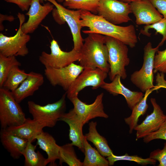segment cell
Here are the masks:
<instances>
[{
	"instance_id": "83f0119b",
	"label": "cell",
	"mask_w": 166,
	"mask_h": 166,
	"mask_svg": "<svg viewBox=\"0 0 166 166\" xmlns=\"http://www.w3.org/2000/svg\"><path fill=\"white\" fill-rule=\"evenodd\" d=\"M69 9L82 10L97 14L100 0H56Z\"/></svg>"
},
{
	"instance_id": "3957f363",
	"label": "cell",
	"mask_w": 166,
	"mask_h": 166,
	"mask_svg": "<svg viewBox=\"0 0 166 166\" xmlns=\"http://www.w3.org/2000/svg\"><path fill=\"white\" fill-rule=\"evenodd\" d=\"M105 44L108 51L109 78L112 81L117 75L123 79L127 76L125 67L130 63L127 45L115 38L105 36Z\"/></svg>"
},
{
	"instance_id": "f35d334b",
	"label": "cell",
	"mask_w": 166,
	"mask_h": 166,
	"mask_svg": "<svg viewBox=\"0 0 166 166\" xmlns=\"http://www.w3.org/2000/svg\"><path fill=\"white\" fill-rule=\"evenodd\" d=\"M119 1L123 2L130 3L132 2L138 1L141 0H118Z\"/></svg>"
},
{
	"instance_id": "5bb4252c",
	"label": "cell",
	"mask_w": 166,
	"mask_h": 166,
	"mask_svg": "<svg viewBox=\"0 0 166 166\" xmlns=\"http://www.w3.org/2000/svg\"><path fill=\"white\" fill-rule=\"evenodd\" d=\"M40 0H32L28 11L26 14L29 18L22 27L25 34H31L38 28L42 21L54 9V6L48 2L42 5Z\"/></svg>"
},
{
	"instance_id": "4fadbf2b",
	"label": "cell",
	"mask_w": 166,
	"mask_h": 166,
	"mask_svg": "<svg viewBox=\"0 0 166 166\" xmlns=\"http://www.w3.org/2000/svg\"><path fill=\"white\" fill-rule=\"evenodd\" d=\"M103 96V93L99 94L94 101L90 104L82 102L78 98V95L69 99L73 105V109L84 124L88 123L90 120L97 117H109L104 109Z\"/></svg>"
},
{
	"instance_id": "8fae6325",
	"label": "cell",
	"mask_w": 166,
	"mask_h": 166,
	"mask_svg": "<svg viewBox=\"0 0 166 166\" xmlns=\"http://www.w3.org/2000/svg\"><path fill=\"white\" fill-rule=\"evenodd\" d=\"M131 13L130 3L118 0H100L97 9L98 15L116 25L131 21Z\"/></svg>"
},
{
	"instance_id": "52a82bcc",
	"label": "cell",
	"mask_w": 166,
	"mask_h": 166,
	"mask_svg": "<svg viewBox=\"0 0 166 166\" xmlns=\"http://www.w3.org/2000/svg\"><path fill=\"white\" fill-rule=\"evenodd\" d=\"M159 46L153 48L149 42L144 48V61L141 68L134 72L131 75L132 82L142 92L155 87L153 85L154 58Z\"/></svg>"
},
{
	"instance_id": "1f68e13d",
	"label": "cell",
	"mask_w": 166,
	"mask_h": 166,
	"mask_svg": "<svg viewBox=\"0 0 166 166\" xmlns=\"http://www.w3.org/2000/svg\"><path fill=\"white\" fill-rule=\"evenodd\" d=\"M150 29L155 30L156 34L159 33L162 35V38L158 45L160 47L162 46L166 40V18H163L154 24L145 26L143 29L140 30V33L149 37L151 34L148 31Z\"/></svg>"
},
{
	"instance_id": "30bf717a",
	"label": "cell",
	"mask_w": 166,
	"mask_h": 166,
	"mask_svg": "<svg viewBox=\"0 0 166 166\" xmlns=\"http://www.w3.org/2000/svg\"><path fill=\"white\" fill-rule=\"evenodd\" d=\"M107 74L97 68H84L66 91L67 97L69 99L78 95L79 93L86 87L91 86L93 89L101 87L105 83Z\"/></svg>"
},
{
	"instance_id": "d6a6232c",
	"label": "cell",
	"mask_w": 166,
	"mask_h": 166,
	"mask_svg": "<svg viewBox=\"0 0 166 166\" xmlns=\"http://www.w3.org/2000/svg\"><path fill=\"white\" fill-rule=\"evenodd\" d=\"M159 72L166 73V49L157 51L154 58V73Z\"/></svg>"
},
{
	"instance_id": "6da1fadb",
	"label": "cell",
	"mask_w": 166,
	"mask_h": 166,
	"mask_svg": "<svg viewBox=\"0 0 166 166\" xmlns=\"http://www.w3.org/2000/svg\"><path fill=\"white\" fill-rule=\"evenodd\" d=\"M81 24L82 27L89 28L83 30L85 34L94 33L111 37L121 41L131 48L138 42L135 28L132 25L120 26L113 24L101 16L86 10H81Z\"/></svg>"
},
{
	"instance_id": "e575fe53",
	"label": "cell",
	"mask_w": 166,
	"mask_h": 166,
	"mask_svg": "<svg viewBox=\"0 0 166 166\" xmlns=\"http://www.w3.org/2000/svg\"><path fill=\"white\" fill-rule=\"evenodd\" d=\"M149 157L157 160L159 162L158 166H166V141L162 149L152 151L150 153Z\"/></svg>"
},
{
	"instance_id": "ac0fdd59",
	"label": "cell",
	"mask_w": 166,
	"mask_h": 166,
	"mask_svg": "<svg viewBox=\"0 0 166 166\" xmlns=\"http://www.w3.org/2000/svg\"><path fill=\"white\" fill-rule=\"evenodd\" d=\"M121 78L119 75H117L111 82H105L101 87L113 96L123 95L128 107L132 110L143 98L144 95L141 92L132 91L125 87L121 82Z\"/></svg>"
},
{
	"instance_id": "cb8c5ba5",
	"label": "cell",
	"mask_w": 166,
	"mask_h": 166,
	"mask_svg": "<svg viewBox=\"0 0 166 166\" xmlns=\"http://www.w3.org/2000/svg\"><path fill=\"white\" fill-rule=\"evenodd\" d=\"M156 86L150 89L147 90L141 100L138 102L132 110L131 115L125 118L124 121L129 127V133H132L135 127L137 125L139 117L144 115L146 112L148 105L147 101L149 94L154 90H156Z\"/></svg>"
},
{
	"instance_id": "484cf974",
	"label": "cell",
	"mask_w": 166,
	"mask_h": 166,
	"mask_svg": "<svg viewBox=\"0 0 166 166\" xmlns=\"http://www.w3.org/2000/svg\"><path fill=\"white\" fill-rule=\"evenodd\" d=\"M29 141L22 155L25 158L24 165L25 166H45L47 165L46 158H45L39 151H35L37 145L32 144Z\"/></svg>"
},
{
	"instance_id": "5b68a950",
	"label": "cell",
	"mask_w": 166,
	"mask_h": 166,
	"mask_svg": "<svg viewBox=\"0 0 166 166\" xmlns=\"http://www.w3.org/2000/svg\"><path fill=\"white\" fill-rule=\"evenodd\" d=\"M11 92L0 88V123L1 129L20 125L26 118Z\"/></svg>"
},
{
	"instance_id": "7a4b0ae2",
	"label": "cell",
	"mask_w": 166,
	"mask_h": 166,
	"mask_svg": "<svg viewBox=\"0 0 166 166\" xmlns=\"http://www.w3.org/2000/svg\"><path fill=\"white\" fill-rule=\"evenodd\" d=\"M105 36L92 33L84 40L79 51L80 57L78 61L84 68H97L109 73L108 51L105 44Z\"/></svg>"
},
{
	"instance_id": "f1b7e54d",
	"label": "cell",
	"mask_w": 166,
	"mask_h": 166,
	"mask_svg": "<svg viewBox=\"0 0 166 166\" xmlns=\"http://www.w3.org/2000/svg\"><path fill=\"white\" fill-rule=\"evenodd\" d=\"M73 145L68 143L61 146L59 152V164L65 163L69 166H83V163L77 157Z\"/></svg>"
},
{
	"instance_id": "2e32d148",
	"label": "cell",
	"mask_w": 166,
	"mask_h": 166,
	"mask_svg": "<svg viewBox=\"0 0 166 166\" xmlns=\"http://www.w3.org/2000/svg\"><path fill=\"white\" fill-rule=\"evenodd\" d=\"M130 4L137 25L152 24L163 18L149 0L135 1Z\"/></svg>"
},
{
	"instance_id": "603a6c76",
	"label": "cell",
	"mask_w": 166,
	"mask_h": 166,
	"mask_svg": "<svg viewBox=\"0 0 166 166\" xmlns=\"http://www.w3.org/2000/svg\"><path fill=\"white\" fill-rule=\"evenodd\" d=\"M97 124L96 122H90L89 124V132L84 136L87 140L93 144L101 155L107 157L113 154V152L105 138L97 132L96 128Z\"/></svg>"
},
{
	"instance_id": "ab89813d",
	"label": "cell",
	"mask_w": 166,
	"mask_h": 166,
	"mask_svg": "<svg viewBox=\"0 0 166 166\" xmlns=\"http://www.w3.org/2000/svg\"><path fill=\"white\" fill-rule=\"evenodd\" d=\"M160 88H164L166 89V83H164L160 86Z\"/></svg>"
},
{
	"instance_id": "d6986e66",
	"label": "cell",
	"mask_w": 166,
	"mask_h": 166,
	"mask_svg": "<svg viewBox=\"0 0 166 166\" xmlns=\"http://www.w3.org/2000/svg\"><path fill=\"white\" fill-rule=\"evenodd\" d=\"M44 82V78L42 74L32 71L28 73L27 78L18 87L11 93L19 103L27 97L32 96Z\"/></svg>"
},
{
	"instance_id": "f546056e",
	"label": "cell",
	"mask_w": 166,
	"mask_h": 166,
	"mask_svg": "<svg viewBox=\"0 0 166 166\" xmlns=\"http://www.w3.org/2000/svg\"><path fill=\"white\" fill-rule=\"evenodd\" d=\"M15 56H6L0 54V88L2 87L9 73L14 66L21 63Z\"/></svg>"
},
{
	"instance_id": "e0dca14e",
	"label": "cell",
	"mask_w": 166,
	"mask_h": 166,
	"mask_svg": "<svg viewBox=\"0 0 166 166\" xmlns=\"http://www.w3.org/2000/svg\"><path fill=\"white\" fill-rule=\"evenodd\" d=\"M60 121L66 123L69 126V137L71 144L77 147L83 152H84L83 140L84 135L83 133V122L76 113L73 109H71L67 113H65Z\"/></svg>"
},
{
	"instance_id": "836d02e7",
	"label": "cell",
	"mask_w": 166,
	"mask_h": 166,
	"mask_svg": "<svg viewBox=\"0 0 166 166\" xmlns=\"http://www.w3.org/2000/svg\"><path fill=\"white\" fill-rule=\"evenodd\" d=\"M144 142L147 143L155 139H161L166 140V120L156 131L144 137Z\"/></svg>"
},
{
	"instance_id": "7402d4cb",
	"label": "cell",
	"mask_w": 166,
	"mask_h": 166,
	"mask_svg": "<svg viewBox=\"0 0 166 166\" xmlns=\"http://www.w3.org/2000/svg\"><path fill=\"white\" fill-rule=\"evenodd\" d=\"M44 127L36 120L26 118L22 124L6 129L13 134L23 139L33 142L36 136L43 130Z\"/></svg>"
},
{
	"instance_id": "7c38bea8",
	"label": "cell",
	"mask_w": 166,
	"mask_h": 166,
	"mask_svg": "<svg viewBox=\"0 0 166 166\" xmlns=\"http://www.w3.org/2000/svg\"><path fill=\"white\" fill-rule=\"evenodd\" d=\"M84 68L73 63L61 68H45L44 74L49 83L54 86L59 85L67 91Z\"/></svg>"
},
{
	"instance_id": "d4e9b609",
	"label": "cell",
	"mask_w": 166,
	"mask_h": 166,
	"mask_svg": "<svg viewBox=\"0 0 166 166\" xmlns=\"http://www.w3.org/2000/svg\"><path fill=\"white\" fill-rule=\"evenodd\" d=\"M85 157L83 166H108L109 161L99 152L93 148L85 136L83 140Z\"/></svg>"
},
{
	"instance_id": "44dd1931",
	"label": "cell",
	"mask_w": 166,
	"mask_h": 166,
	"mask_svg": "<svg viewBox=\"0 0 166 166\" xmlns=\"http://www.w3.org/2000/svg\"><path fill=\"white\" fill-rule=\"evenodd\" d=\"M35 139L37 140L36 145L47 154V164H49L50 166H56L55 161L58 160L61 146L57 144L53 137L42 130L36 136Z\"/></svg>"
},
{
	"instance_id": "277c9868",
	"label": "cell",
	"mask_w": 166,
	"mask_h": 166,
	"mask_svg": "<svg viewBox=\"0 0 166 166\" xmlns=\"http://www.w3.org/2000/svg\"><path fill=\"white\" fill-rule=\"evenodd\" d=\"M65 93L57 101L44 105L37 104L32 101L28 102V110L33 119L44 127L52 128L65 113L66 109Z\"/></svg>"
},
{
	"instance_id": "9a60e30c",
	"label": "cell",
	"mask_w": 166,
	"mask_h": 166,
	"mask_svg": "<svg viewBox=\"0 0 166 166\" xmlns=\"http://www.w3.org/2000/svg\"><path fill=\"white\" fill-rule=\"evenodd\" d=\"M150 101L153 107V111L146 116L140 124H137L134 128V130L136 131V140L143 138L157 130L166 120V115L157 103L156 99L152 98Z\"/></svg>"
},
{
	"instance_id": "ffe728a7",
	"label": "cell",
	"mask_w": 166,
	"mask_h": 166,
	"mask_svg": "<svg viewBox=\"0 0 166 166\" xmlns=\"http://www.w3.org/2000/svg\"><path fill=\"white\" fill-rule=\"evenodd\" d=\"M0 139L2 145L14 159H18L22 155L29 141L13 134L6 129H1Z\"/></svg>"
},
{
	"instance_id": "4316f807",
	"label": "cell",
	"mask_w": 166,
	"mask_h": 166,
	"mask_svg": "<svg viewBox=\"0 0 166 166\" xmlns=\"http://www.w3.org/2000/svg\"><path fill=\"white\" fill-rule=\"evenodd\" d=\"M19 66H14L9 73L3 85V87L11 92L17 89L27 78L28 73L20 69Z\"/></svg>"
},
{
	"instance_id": "8d00e7d4",
	"label": "cell",
	"mask_w": 166,
	"mask_h": 166,
	"mask_svg": "<svg viewBox=\"0 0 166 166\" xmlns=\"http://www.w3.org/2000/svg\"><path fill=\"white\" fill-rule=\"evenodd\" d=\"M7 2L13 3L17 5L22 11H28L30 8L32 0H4Z\"/></svg>"
},
{
	"instance_id": "d590c367",
	"label": "cell",
	"mask_w": 166,
	"mask_h": 166,
	"mask_svg": "<svg viewBox=\"0 0 166 166\" xmlns=\"http://www.w3.org/2000/svg\"><path fill=\"white\" fill-rule=\"evenodd\" d=\"M164 18H166V0H149Z\"/></svg>"
},
{
	"instance_id": "ba28073f",
	"label": "cell",
	"mask_w": 166,
	"mask_h": 166,
	"mask_svg": "<svg viewBox=\"0 0 166 166\" xmlns=\"http://www.w3.org/2000/svg\"><path fill=\"white\" fill-rule=\"evenodd\" d=\"M50 53L43 51L39 57V61L45 68H63L78 61L80 57L79 52L73 48L69 52L62 50L57 42L54 39L50 42Z\"/></svg>"
},
{
	"instance_id": "4dcf8cb0",
	"label": "cell",
	"mask_w": 166,
	"mask_h": 166,
	"mask_svg": "<svg viewBox=\"0 0 166 166\" xmlns=\"http://www.w3.org/2000/svg\"><path fill=\"white\" fill-rule=\"evenodd\" d=\"M107 159L109 161V165H113L115 162L119 160H127L133 161L139 164L146 166L148 164L155 165L156 160L150 157L143 158L137 155H129L126 153L122 156H116L113 154L108 156Z\"/></svg>"
},
{
	"instance_id": "9c48e42d",
	"label": "cell",
	"mask_w": 166,
	"mask_h": 166,
	"mask_svg": "<svg viewBox=\"0 0 166 166\" xmlns=\"http://www.w3.org/2000/svg\"><path fill=\"white\" fill-rule=\"evenodd\" d=\"M49 2L55 7L53 10L62 22H66L69 26L73 37V48L79 51L84 42L81 34L82 27L81 24V15L82 10H74L68 9L59 3L56 0H40Z\"/></svg>"
},
{
	"instance_id": "8992f818",
	"label": "cell",
	"mask_w": 166,
	"mask_h": 166,
	"mask_svg": "<svg viewBox=\"0 0 166 166\" xmlns=\"http://www.w3.org/2000/svg\"><path fill=\"white\" fill-rule=\"evenodd\" d=\"M17 16L20 23L16 34L10 37L2 33L0 34V54L6 56L24 57L29 52L27 44L30 40V37L23 33L22 29L25 18L24 14L20 13H18Z\"/></svg>"
},
{
	"instance_id": "74e56055",
	"label": "cell",
	"mask_w": 166,
	"mask_h": 166,
	"mask_svg": "<svg viewBox=\"0 0 166 166\" xmlns=\"http://www.w3.org/2000/svg\"><path fill=\"white\" fill-rule=\"evenodd\" d=\"M15 19L14 17L12 15H7L0 14V30L2 31L4 29V26L2 25V22L4 21H8L10 22L13 21Z\"/></svg>"
}]
</instances>
